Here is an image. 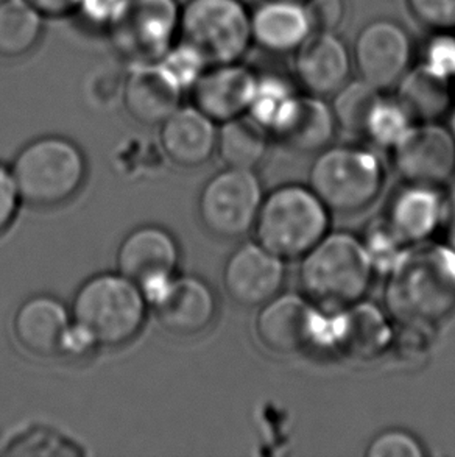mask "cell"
Listing matches in <instances>:
<instances>
[{
    "instance_id": "cell-1",
    "label": "cell",
    "mask_w": 455,
    "mask_h": 457,
    "mask_svg": "<svg viewBox=\"0 0 455 457\" xmlns=\"http://www.w3.org/2000/svg\"><path fill=\"white\" fill-rule=\"evenodd\" d=\"M385 311L396 323L437 325L455 311V250L421 242L407 247L387 273Z\"/></svg>"
},
{
    "instance_id": "cell-2",
    "label": "cell",
    "mask_w": 455,
    "mask_h": 457,
    "mask_svg": "<svg viewBox=\"0 0 455 457\" xmlns=\"http://www.w3.org/2000/svg\"><path fill=\"white\" fill-rule=\"evenodd\" d=\"M302 260L304 295L325 311H339L363 300L375 275L362 239L344 231L327 233Z\"/></svg>"
},
{
    "instance_id": "cell-3",
    "label": "cell",
    "mask_w": 455,
    "mask_h": 457,
    "mask_svg": "<svg viewBox=\"0 0 455 457\" xmlns=\"http://www.w3.org/2000/svg\"><path fill=\"white\" fill-rule=\"evenodd\" d=\"M147 300L122 273H100L81 285L70 306L72 321L97 346H122L141 333Z\"/></svg>"
},
{
    "instance_id": "cell-4",
    "label": "cell",
    "mask_w": 455,
    "mask_h": 457,
    "mask_svg": "<svg viewBox=\"0 0 455 457\" xmlns=\"http://www.w3.org/2000/svg\"><path fill=\"white\" fill-rule=\"evenodd\" d=\"M329 210L309 186L284 185L259 210L256 239L281 260H300L329 233Z\"/></svg>"
},
{
    "instance_id": "cell-5",
    "label": "cell",
    "mask_w": 455,
    "mask_h": 457,
    "mask_svg": "<svg viewBox=\"0 0 455 457\" xmlns=\"http://www.w3.org/2000/svg\"><path fill=\"white\" fill-rule=\"evenodd\" d=\"M87 158L66 137H44L27 144L12 161L21 200L37 208L66 204L87 179Z\"/></svg>"
},
{
    "instance_id": "cell-6",
    "label": "cell",
    "mask_w": 455,
    "mask_h": 457,
    "mask_svg": "<svg viewBox=\"0 0 455 457\" xmlns=\"http://www.w3.org/2000/svg\"><path fill=\"white\" fill-rule=\"evenodd\" d=\"M385 170L377 154L362 147H327L318 152L309 187L335 212H359L379 197Z\"/></svg>"
},
{
    "instance_id": "cell-7",
    "label": "cell",
    "mask_w": 455,
    "mask_h": 457,
    "mask_svg": "<svg viewBox=\"0 0 455 457\" xmlns=\"http://www.w3.org/2000/svg\"><path fill=\"white\" fill-rule=\"evenodd\" d=\"M179 39L210 62H237L252 37V16L240 0H187L181 5Z\"/></svg>"
},
{
    "instance_id": "cell-8",
    "label": "cell",
    "mask_w": 455,
    "mask_h": 457,
    "mask_svg": "<svg viewBox=\"0 0 455 457\" xmlns=\"http://www.w3.org/2000/svg\"><path fill=\"white\" fill-rule=\"evenodd\" d=\"M179 21L178 0H125L106 33L129 66L153 64L178 41Z\"/></svg>"
},
{
    "instance_id": "cell-9",
    "label": "cell",
    "mask_w": 455,
    "mask_h": 457,
    "mask_svg": "<svg viewBox=\"0 0 455 457\" xmlns=\"http://www.w3.org/2000/svg\"><path fill=\"white\" fill-rule=\"evenodd\" d=\"M262 202L264 194L256 173L227 167L200 192L198 216L211 235L237 239L254 228Z\"/></svg>"
},
{
    "instance_id": "cell-10",
    "label": "cell",
    "mask_w": 455,
    "mask_h": 457,
    "mask_svg": "<svg viewBox=\"0 0 455 457\" xmlns=\"http://www.w3.org/2000/svg\"><path fill=\"white\" fill-rule=\"evenodd\" d=\"M327 311L318 308L306 295L279 294L261 306L256 317V336L264 348L287 356L323 350Z\"/></svg>"
},
{
    "instance_id": "cell-11",
    "label": "cell",
    "mask_w": 455,
    "mask_h": 457,
    "mask_svg": "<svg viewBox=\"0 0 455 457\" xmlns=\"http://www.w3.org/2000/svg\"><path fill=\"white\" fill-rule=\"evenodd\" d=\"M393 336L387 311L360 300L339 311H327L323 350L354 362H371L392 350Z\"/></svg>"
},
{
    "instance_id": "cell-12",
    "label": "cell",
    "mask_w": 455,
    "mask_h": 457,
    "mask_svg": "<svg viewBox=\"0 0 455 457\" xmlns=\"http://www.w3.org/2000/svg\"><path fill=\"white\" fill-rule=\"evenodd\" d=\"M179 247L167 229L154 225L136 228L125 236L117 250V269L131 279L150 303L175 277Z\"/></svg>"
},
{
    "instance_id": "cell-13",
    "label": "cell",
    "mask_w": 455,
    "mask_h": 457,
    "mask_svg": "<svg viewBox=\"0 0 455 457\" xmlns=\"http://www.w3.org/2000/svg\"><path fill=\"white\" fill-rule=\"evenodd\" d=\"M396 170L406 183L446 185L455 175V137L435 122L413 124L393 147Z\"/></svg>"
},
{
    "instance_id": "cell-14",
    "label": "cell",
    "mask_w": 455,
    "mask_h": 457,
    "mask_svg": "<svg viewBox=\"0 0 455 457\" xmlns=\"http://www.w3.org/2000/svg\"><path fill=\"white\" fill-rule=\"evenodd\" d=\"M285 279L284 260L259 242H246L229 254L223 269V286L234 303L261 308L277 297Z\"/></svg>"
},
{
    "instance_id": "cell-15",
    "label": "cell",
    "mask_w": 455,
    "mask_h": 457,
    "mask_svg": "<svg viewBox=\"0 0 455 457\" xmlns=\"http://www.w3.org/2000/svg\"><path fill=\"white\" fill-rule=\"evenodd\" d=\"M409 60L410 41L394 22H371L357 37L356 62L360 79L379 91L393 87L404 77Z\"/></svg>"
},
{
    "instance_id": "cell-16",
    "label": "cell",
    "mask_w": 455,
    "mask_h": 457,
    "mask_svg": "<svg viewBox=\"0 0 455 457\" xmlns=\"http://www.w3.org/2000/svg\"><path fill=\"white\" fill-rule=\"evenodd\" d=\"M148 304L153 306L161 325L178 336L202 334L216 320V294L197 277L175 275Z\"/></svg>"
},
{
    "instance_id": "cell-17",
    "label": "cell",
    "mask_w": 455,
    "mask_h": 457,
    "mask_svg": "<svg viewBox=\"0 0 455 457\" xmlns=\"http://www.w3.org/2000/svg\"><path fill=\"white\" fill-rule=\"evenodd\" d=\"M256 81L258 77L237 62L214 64L191 89L194 106L216 124L240 118L250 108Z\"/></svg>"
},
{
    "instance_id": "cell-18",
    "label": "cell",
    "mask_w": 455,
    "mask_h": 457,
    "mask_svg": "<svg viewBox=\"0 0 455 457\" xmlns=\"http://www.w3.org/2000/svg\"><path fill=\"white\" fill-rule=\"evenodd\" d=\"M70 327V311L50 295L29 298L21 304L12 321L19 345L39 358L64 356Z\"/></svg>"
},
{
    "instance_id": "cell-19",
    "label": "cell",
    "mask_w": 455,
    "mask_h": 457,
    "mask_svg": "<svg viewBox=\"0 0 455 457\" xmlns=\"http://www.w3.org/2000/svg\"><path fill=\"white\" fill-rule=\"evenodd\" d=\"M183 93L160 62L131 66L123 81V106L136 122L156 127L178 110Z\"/></svg>"
},
{
    "instance_id": "cell-20",
    "label": "cell",
    "mask_w": 455,
    "mask_h": 457,
    "mask_svg": "<svg viewBox=\"0 0 455 457\" xmlns=\"http://www.w3.org/2000/svg\"><path fill=\"white\" fill-rule=\"evenodd\" d=\"M446 195L437 186H406L394 194L384 220L406 247L431 237L443 223Z\"/></svg>"
},
{
    "instance_id": "cell-21",
    "label": "cell",
    "mask_w": 455,
    "mask_h": 457,
    "mask_svg": "<svg viewBox=\"0 0 455 457\" xmlns=\"http://www.w3.org/2000/svg\"><path fill=\"white\" fill-rule=\"evenodd\" d=\"M160 127L161 147L177 166H203L217 152L216 122L197 106H179Z\"/></svg>"
},
{
    "instance_id": "cell-22",
    "label": "cell",
    "mask_w": 455,
    "mask_h": 457,
    "mask_svg": "<svg viewBox=\"0 0 455 457\" xmlns=\"http://www.w3.org/2000/svg\"><path fill=\"white\" fill-rule=\"evenodd\" d=\"M295 71L302 87L314 96L335 94L350 75V56L334 33L314 31L296 49Z\"/></svg>"
},
{
    "instance_id": "cell-23",
    "label": "cell",
    "mask_w": 455,
    "mask_h": 457,
    "mask_svg": "<svg viewBox=\"0 0 455 457\" xmlns=\"http://www.w3.org/2000/svg\"><path fill=\"white\" fill-rule=\"evenodd\" d=\"M335 125L333 108L318 96H298L287 118L271 135L285 149L300 154H318L329 147Z\"/></svg>"
},
{
    "instance_id": "cell-24",
    "label": "cell",
    "mask_w": 455,
    "mask_h": 457,
    "mask_svg": "<svg viewBox=\"0 0 455 457\" xmlns=\"http://www.w3.org/2000/svg\"><path fill=\"white\" fill-rule=\"evenodd\" d=\"M312 33L306 6L295 0H267L252 14V37L273 52H289Z\"/></svg>"
},
{
    "instance_id": "cell-25",
    "label": "cell",
    "mask_w": 455,
    "mask_h": 457,
    "mask_svg": "<svg viewBox=\"0 0 455 457\" xmlns=\"http://www.w3.org/2000/svg\"><path fill=\"white\" fill-rule=\"evenodd\" d=\"M450 85L451 81L421 64L401 79L396 100L404 106L412 120L434 122L450 108Z\"/></svg>"
},
{
    "instance_id": "cell-26",
    "label": "cell",
    "mask_w": 455,
    "mask_h": 457,
    "mask_svg": "<svg viewBox=\"0 0 455 457\" xmlns=\"http://www.w3.org/2000/svg\"><path fill=\"white\" fill-rule=\"evenodd\" d=\"M269 149L267 131L248 114L223 122L217 137V154L233 169L254 170Z\"/></svg>"
},
{
    "instance_id": "cell-27",
    "label": "cell",
    "mask_w": 455,
    "mask_h": 457,
    "mask_svg": "<svg viewBox=\"0 0 455 457\" xmlns=\"http://www.w3.org/2000/svg\"><path fill=\"white\" fill-rule=\"evenodd\" d=\"M44 16L27 0H0V58H22L43 37Z\"/></svg>"
},
{
    "instance_id": "cell-28",
    "label": "cell",
    "mask_w": 455,
    "mask_h": 457,
    "mask_svg": "<svg viewBox=\"0 0 455 457\" xmlns=\"http://www.w3.org/2000/svg\"><path fill=\"white\" fill-rule=\"evenodd\" d=\"M296 99L298 96L285 81L277 77H261L246 114L267 133H273L287 118Z\"/></svg>"
},
{
    "instance_id": "cell-29",
    "label": "cell",
    "mask_w": 455,
    "mask_h": 457,
    "mask_svg": "<svg viewBox=\"0 0 455 457\" xmlns=\"http://www.w3.org/2000/svg\"><path fill=\"white\" fill-rule=\"evenodd\" d=\"M381 99V91L362 79L344 83L335 93L333 112L335 124L352 135H363L365 125L376 104Z\"/></svg>"
},
{
    "instance_id": "cell-30",
    "label": "cell",
    "mask_w": 455,
    "mask_h": 457,
    "mask_svg": "<svg viewBox=\"0 0 455 457\" xmlns=\"http://www.w3.org/2000/svg\"><path fill=\"white\" fill-rule=\"evenodd\" d=\"M412 125V118L398 100L381 97L369 114L363 135L379 147L393 149Z\"/></svg>"
},
{
    "instance_id": "cell-31",
    "label": "cell",
    "mask_w": 455,
    "mask_h": 457,
    "mask_svg": "<svg viewBox=\"0 0 455 457\" xmlns=\"http://www.w3.org/2000/svg\"><path fill=\"white\" fill-rule=\"evenodd\" d=\"M435 345V325L421 321L398 323L394 329L392 350L406 364H421L429 358Z\"/></svg>"
},
{
    "instance_id": "cell-32",
    "label": "cell",
    "mask_w": 455,
    "mask_h": 457,
    "mask_svg": "<svg viewBox=\"0 0 455 457\" xmlns=\"http://www.w3.org/2000/svg\"><path fill=\"white\" fill-rule=\"evenodd\" d=\"M161 68L178 83L183 91L192 89L198 79L204 74V71L210 68V62H206L200 52L191 44L178 41L173 44L172 49L161 58Z\"/></svg>"
},
{
    "instance_id": "cell-33",
    "label": "cell",
    "mask_w": 455,
    "mask_h": 457,
    "mask_svg": "<svg viewBox=\"0 0 455 457\" xmlns=\"http://www.w3.org/2000/svg\"><path fill=\"white\" fill-rule=\"evenodd\" d=\"M362 241L368 252L369 260L373 262L375 272H390V269L407 248L384 219L369 227L368 233Z\"/></svg>"
},
{
    "instance_id": "cell-34",
    "label": "cell",
    "mask_w": 455,
    "mask_h": 457,
    "mask_svg": "<svg viewBox=\"0 0 455 457\" xmlns=\"http://www.w3.org/2000/svg\"><path fill=\"white\" fill-rule=\"evenodd\" d=\"M426 453L413 434L402 429H387L369 442L367 457H423Z\"/></svg>"
},
{
    "instance_id": "cell-35",
    "label": "cell",
    "mask_w": 455,
    "mask_h": 457,
    "mask_svg": "<svg viewBox=\"0 0 455 457\" xmlns=\"http://www.w3.org/2000/svg\"><path fill=\"white\" fill-rule=\"evenodd\" d=\"M410 12L435 30H454L455 0H407Z\"/></svg>"
},
{
    "instance_id": "cell-36",
    "label": "cell",
    "mask_w": 455,
    "mask_h": 457,
    "mask_svg": "<svg viewBox=\"0 0 455 457\" xmlns=\"http://www.w3.org/2000/svg\"><path fill=\"white\" fill-rule=\"evenodd\" d=\"M426 68L444 80L455 79V37L442 35L432 39L426 52Z\"/></svg>"
},
{
    "instance_id": "cell-37",
    "label": "cell",
    "mask_w": 455,
    "mask_h": 457,
    "mask_svg": "<svg viewBox=\"0 0 455 457\" xmlns=\"http://www.w3.org/2000/svg\"><path fill=\"white\" fill-rule=\"evenodd\" d=\"M304 6L312 31L333 33L343 21L344 6L342 0H308Z\"/></svg>"
},
{
    "instance_id": "cell-38",
    "label": "cell",
    "mask_w": 455,
    "mask_h": 457,
    "mask_svg": "<svg viewBox=\"0 0 455 457\" xmlns=\"http://www.w3.org/2000/svg\"><path fill=\"white\" fill-rule=\"evenodd\" d=\"M123 4L125 0H80L75 14H79L85 24L108 30Z\"/></svg>"
},
{
    "instance_id": "cell-39",
    "label": "cell",
    "mask_w": 455,
    "mask_h": 457,
    "mask_svg": "<svg viewBox=\"0 0 455 457\" xmlns=\"http://www.w3.org/2000/svg\"><path fill=\"white\" fill-rule=\"evenodd\" d=\"M21 202L22 200L16 181L12 179V169L0 164V233H4L12 225Z\"/></svg>"
},
{
    "instance_id": "cell-40",
    "label": "cell",
    "mask_w": 455,
    "mask_h": 457,
    "mask_svg": "<svg viewBox=\"0 0 455 457\" xmlns=\"http://www.w3.org/2000/svg\"><path fill=\"white\" fill-rule=\"evenodd\" d=\"M44 18H62L77 12L80 0H27Z\"/></svg>"
},
{
    "instance_id": "cell-41",
    "label": "cell",
    "mask_w": 455,
    "mask_h": 457,
    "mask_svg": "<svg viewBox=\"0 0 455 457\" xmlns=\"http://www.w3.org/2000/svg\"><path fill=\"white\" fill-rule=\"evenodd\" d=\"M442 225L446 229L448 245H451L455 250V189L446 197L443 223Z\"/></svg>"
},
{
    "instance_id": "cell-42",
    "label": "cell",
    "mask_w": 455,
    "mask_h": 457,
    "mask_svg": "<svg viewBox=\"0 0 455 457\" xmlns=\"http://www.w3.org/2000/svg\"><path fill=\"white\" fill-rule=\"evenodd\" d=\"M452 133H454V137H455V116H454V120H452Z\"/></svg>"
},
{
    "instance_id": "cell-43",
    "label": "cell",
    "mask_w": 455,
    "mask_h": 457,
    "mask_svg": "<svg viewBox=\"0 0 455 457\" xmlns=\"http://www.w3.org/2000/svg\"><path fill=\"white\" fill-rule=\"evenodd\" d=\"M295 2H300V0H295Z\"/></svg>"
}]
</instances>
